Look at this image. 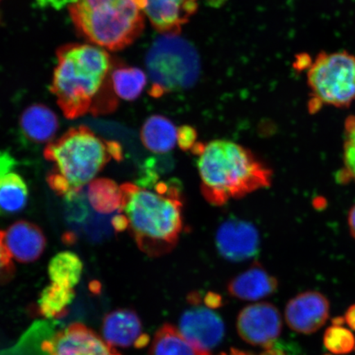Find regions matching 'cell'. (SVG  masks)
<instances>
[{
    "mask_svg": "<svg viewBox=\"0 0 355 355\" xmlns=\"http://www.w3.org/2000/svg\"><path fill=\"white\" fill-rule=\"evenodd\" d=\"M51 91L67 119L112 112L118 101L111 84L115 63L105 49L69 44L57 52Z\"/></svg>",
    "mask_w": 355,
    "mask_h": 355,
    "instance_id": "obj_1",
    "label": "cell"
},
{
    "mask_svg": "<svg viewBox=\"0 0 355 355\" xmlns=\"http://www.w3.org/2000/svg\"><path fill=\"white\" fill-rule=\"evenodd\" d=\"M204 198L212 205L268 187L272 172L250 150L227 140L195 145Z\"/></svg>",
    "mask_w": 355,
    "mask_h": 355,
    "instance_id": "obj_2",
    "label": "cell"
},
{
    "mask_svg": "<svg viewBox=\"0 0 355 355\" xmlns=\"http://www.w3.org/2000/svg\"><path fill=\"white\" fill-rule=\"evenodd\" d=\"M121 210L140 250L150 257L167 254L175 248L182 230V202L179 193L161 184L150 190L133 184L121 186Z\"/></svg>",
    "mask_w": 355,
    "mask_h": 355,
    "instance_id": "obj_3",
    "label": "cell"
},
{
    "mask_svg": "<svg viewBox=\"0 0 355 355\" xmlns=\"http://www.w3.org/2000/svg\"><path fill=\"white\" fill-rule=\"evenodd\" d=\"M44 155L55 164L47 177L49 185L68 201L95 180L111 159L121 162L123 150L117 141L105 140L88 127L79 126L47 144Z\"/></svg>",
    "mask_w": 355,
    "mask_h": 355,
    "instance_id": "obj_4",
    "label": "cell"
},
{
    "mask_svg": "<svg viewBox=\"0 0 355 355\" xmlns=\"http://www.w3.org/2000/svg\"><path fill=\"white\" fill-rule=\"evenodd\" d=\"M69 10L78 33L106 50H122L144 29L139 0H72Z\"/></svg>",
    "mask_w": 355,
    "mask_h": 355,
    "instance_id": "obj_5",
    "label": "cell"
},
{
    "mask_svg": "<svg viewBox=\"0 0 355 355\" xmlns=\"http://www.w3.org/2000/svg\"><path fill=\"white\" fill-rule=\"evenodd\" d=\"M146 67L153 84L150 94L159 97L193 86L201 64L196 49L190 42L176 34H166L150 48Z\"/></svg>",
    "mask_w": 355,
    "mask_h": 355,
    "instance_id": "obj_6",
    "label": "cell"
},
{
    "mask_svg": "<svg viewBox=\"0 0 355 355\" xmlns=\"http://www.w3.org/2000/svg\"><path fill=\"white\" fill-rule=\"evenodd\" d=\"M308 83L316 106H349L355 101V56L322 53L309 67Z\"/></svg>",
    "mask_w": 355,
    "mask_h": 355,
    "instance_id": "obj_7",
    "label": "cell"
},
{
    "mask_svg": "<svg viewBox=\"0 0 355 355\" xmlns=\"http://www.w3.org/2000/svg\"><path fill=\"white\" fill-rule=\"evenodd\" d=\"M189 299L192 307L181 315L178 330L189 343L210 352L224 338V322L211 308L200 305L201 299L198 294L191 295Z\"/></svg>",
    "mask_w": 355,
    "mask_h": 355,
    "instance_id": "obj_8",
    "label": "cell"
},
{
    "mask_svg": "<svg viewBox=\"0 0 355 355\" xmlns=\"http://www.w3.org/2000/svg\"><path fill=\"white\" fill-rule=\"evenodd\" d=\"M42 348L47 355H122L103 337L82 323L71 324L46 337Z\"/></svg>",
    "mask_w": 355,
    "mask_h": 355,
    "instance_id": "obj_9",
    "label": "cell"
},
{
    "mask_svg": "<svg viewBox=\"0 0 355 355\" xmlns=\"http://www.w3.org/2000/svg\"><path fill=\"white\" fill-rule=\"evenodd\" d=\"M237 331L239 336L248 344L264 349L272 347L281 336L282 315L272 304L248 305L239 314Z\"/></svg>",
    "mask_w": 355,
    "mask_h": 355,
    "instance_id": "obj_10",
    "label": "cell"
},
{
    "mask_svg": "<svg viewBox=\"0 0 355 355\" xmlns=\"http://www.w3.org/2000/svg\"><path fill=\"white\" fill-rule=\"evenodd\" d=\"M217 250L230 261H243L259 254L260 236L255 226L241 219H229L222 223L216 235Z\"/></svg>",
    "mask_w": 355,
    "mask_h": 355,
    "instance_id": "obj_11",
    "label": "cell"
},
{
    "mask_svg": "<svg viewBox=\"0 0 355 355\" xmlns=\"http://www.w3.org/2000/svg\"><path fill=\"white\" fill-rule=\"evenodd\" d=\"M330 304L325 296L316 291H307L295 297L286 308V320L293 331L312 334L326 323Z\"/></svg>",
    "mask_w": 355,
    "mask_h": 355,
    "instance_id": "obj_12",
    "label": "cell"
},
{
    "mask_svg": "<svg viewBox=\"0 0 355 355\" xmlns=\"http://www.w3.org/2000/svg\"><path fill=\"white\" fill-rule=\"evenodd\" d=\"M141 10L158 32L176 34L198 10V0H139Z\"/></svg>",
    "mask_w": 355,
    "mask_h": 355,
    "instance_id": "obj_13",
    "label": "cell"
},
{
    "mask_svg": "<svg viewBox=\"0 0 355 355\" xmlns=\"http://www.w3.org/2000/svg\"><path fill=\"white\" fill-rule=\"evenodd\" d=\"M101 331L104 340L113 347L141 349L150 341L139 317L131 309H116L106 315Z\"/></svg>",
    "mask_w": 355,
    "mask_h": 355,
    "instance_id": "obj_14",
    "label": "cell"
},
{
    "mask_svg": "<svg viewBox=\"0 0 355 355\" xmlns=\"http://www.w3.org/2000/svg\"><path fill=\"white\" fill-rule=\"evenodd\" d=\"M4 242L12 259L21 263L37 261L46 246L42 230L26 220H19L10 225L4 232Z\"/></svg>",
    "mask_w": 355,
    "mask_h": 355,
    "instance_id": "obj_15",
    "label": "cell"
},
{
    "mask_svg": "<svg viewBox=\"0 0 355 355\" xmlns=\"http://www.w3.org/2000/svg\"><path fill=\"white\" fill-rule=\"evenodd\" d=\"M278 288L276 277L270 275L259 263H255L239 274L228 284L230 295L235 298L256 301L272 295Z\"/></svg>",
    "mask_w": 355,
    "mask_h": 355,
    "instance_id": "obj_16",
    "label": "cell"
},
{
    "mask_svg": "<svg viewBox=\"0 0 355 355\" xmlns=\"http://www.w3.org/2000/svg\"><path fill=\"white\" fill-rule=\"evenodd\" d=\"M20 131L25 139L34 144H49L54 141L59 130V119L48 106H28L20 117Z\"/></svg>",
    "mask_w": 355,
    "mask_h": 355,
    "instance_id": "obj_17",
    "label": "cell"
},
{
    "mask_svg": "<svg viewBox=\"0 0 355 355\" xmlns=\"http://www.w3.org/2000/svg\"><path fill=\"white\" fill-rule=\"evenodd\" d=\"M140 136L145 148L150 152L166 153L178 144V128L166 117L155 114L146 119Z\"/></svg>",
    "mask_w": 355,
    "mask_h": 355,
    "instance_id": "obj_18",
    "label": "cell"
},
{
    "mask_svg": "<svg viewBox=\"0 0 355 355\" xmlns=\"http://www.w3.org/2000/svg\"><path fill=\"white\" fill-rule=\"evenodd\" d=\"M87 201L93 210L101 215L121 211L123 203L121 187L106 178L93 180L88 185Z\"/></svg>",
    "mask_w": 355,
    "mask_h": 355,
    "instance_id": "obj_19",
    "label": "cell"
},
{
    "mask_svg": "<svg viewBox=\"0 0 355 355\" xmlns=\"http://www.w3.org/2000/svg\"><path fill=\"white\" fill-rule=\"evenodd\" d=\"M150 355H211L193 345L171 324H164L155 333Z\"/></svg>",
    "mask_w": 355,
    "mask_h": 355,
    "instance_id": "obj_20",
    "label": "cell"
},
{
    "mask_svg": "<svg viewBox=\"0 0 355 355\" xmlns=\"http://www.w3.org/2000/svg\"><path fill=\"white\" fill-rule=\"evenodd\" d=\"M28 196V185L17 173L10 172L0 178V216H10L24 210Z\"/></svg>",
    "mask_w": 355,
    "mask_h": 355,
    "instance_id": "obj_21",
    "label": "cell"
},
{
    "mask_svg": "<svg viewBox=\"0 0 355 355\" xmlns=\"http://www.w3.org/2000/svg\"><path fill=\"white\" fill-rule=\"evenodd\" d=\"M83 264L80 257L73 252H59L48 266V273L52 283L73 288L81 279Z\"/></svg>",
    "mask_w": 355,
    "mask_h": 355,
    "instance_id": "obj_22",
    "label": "cell"
},
{
    "mask_svg": "<svg viewBox=\"0 0 355 355\" xmlns=\"http://www.w3.org/2000/svg\"><path fill=\"white\" fill-rule=\"evenodd\" d=\"M111 84L119 98L132 101L143 93L146 76L143 70L135 67L115 65L111 73Z\"/></svg>",
    "mask_w": 355,
    "mask_h": 355,
    "instance_id": "obj_23",
    "label": "cell"
},
{
    "mask_svg": "<svg viewBox=\"0 0 355 355\" xmlns=\"http://www.w3.org/2000/svg\"><path fill=\"white\" fill-rule=\"evenodd\" d=\"M75 299L73 288L52 283L44 288L38 300L39 312L47 319L64 316Z\"/></svg>",
    "mask_w": 355,
    "mask_h": 355,
    "instance_id": "obj_24",
    "label": "cell"
},
{
    "mask_svg": "<svg viewBox=\"0 0 355 355\" xmlns=\"http://www.w3.org/2000/svg\"><path fill=\"white\" fill-rule=\"evenodd\" d=\"M336 180L343 184L355 182V116L349 117L345 123L343 167L337 173Z\"/></svg>",
    "mask_w": 355,
    "mask_h": 355,
    "instance_id": "obj_25",
    "label": "cell"
},
{
    "mask_svg": "<svg viewBox=\"0 0 355 355\" xmlns=\"http://www.w3.org/2000/svg\"><path fill=\"white\" fill-rule=\"evenodd\" d=\"M324 345L330 352L335 354H346L355 348V338L352 332L334 324L328 328L324 335Z\"/></svg>",
    "mask_w": 355,
    "mask_h": 355,
    "instance_id": "obj_26",
    "label": "cell"
},
{
    "mask_svg": "<svg viewBox=\"0 0 355 355\" xmlns=\"http://www.w3.org/2000/svg\"><path fill=\"white\" fill-rule=\"evenodd\" d=\"M12 259L4 242V232L0 230V283L8 282L13 276L15 266Z\"/></svg>",
    "mask_w": 355,
    "mask_h": 355,
    "instance_id": "obj_27",
    "label": "cell"
},
{
    "mask_svg": "<svg viewBox=\"0 0 355 355\" xmlns=\"http://www.w3.org/2000/svg\"><path fill=\"white\" fill-rule=\"evenodd\" d=\"M197 132L192 127L184 125L178 128V145L184 150L196 145Z\"/></svg>",
    "mask_w": 355,
    "mask_h": 355,
    "instance_id": "obj_28",
    "label": "cell"
},
{
    "mask_svg": "<svg viewBox=\"0 0 355 355\" xmlns=\"http://www.w3.org/2000/svg\"><path fill=\"white\" fill-rule=\"evenodd\" d=\"M17 164L16 159L10 153L0 150V178L12 171Z\"/></svg>",
    "mask_w": 355,
    "mask_h": 355,
    "instance_id": "obj_29",
    "label": "cell"
},
{
    "mask_svg": "<svg viewBox=\"0 0 355 355\" xmlns=\"http://www.w3.org/2000/svg\"><path fill=\"white\" fill-rule=\"evenodd\" d=\"M111 225L116 232H122L128 229V220L126 216L123 212H117V214L111 219Z\"/></svg>",
    "mask_w": 355,
    "mask_h": 355,
    "instance_id": "obj_30",
    "label": "cell"
},
{
    "mask_svg": "<svg viewBox=\"0 0 355 355\" xmlns=\"http://www.w3.org/2000/svg\"><path fill=\"white\" fill-rule=\"evenodd\" d=\"M345 320L349 327L355 331V304L352 305L345 313Z\"/></svg>",
    "mask_w": 355,
    "mask_h": 355,
    "instance_id": "obj_31",
    "label": "cell"
},
{
    "mask_svg": "<svg viewBox=\"0 0 355 355\" xmlns=\"http://www.w3.org/2000/svg\"><path fill=\"white\" fill-rule=\"evenodd\" d=\"M348 225L350 234L355 239V205L352 207L348 215Z\"/></svg>",
    "mask_w": 355,
    "mask_h": 355,
    "instance_id": "obj_32",
    "label": "cell"
},
{
    "mask_svg": "<svg viewBox=\"0 0 355 355\" xmlns=\"http://www.w3.org/2000/svg\"><path fill=\"white\" fill-rule=\"evenodd\" d=\"M220 355H254L250 353L242 352L241 349H232L229 354L221 353Z\"/></svg>",
    "mask_w": 355,
    "mask_h": 355,
    "instance_id": "obj_33",
    "label": "cell"
}]
</instances>
